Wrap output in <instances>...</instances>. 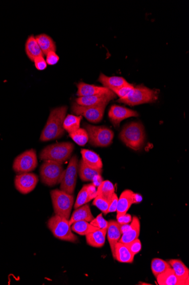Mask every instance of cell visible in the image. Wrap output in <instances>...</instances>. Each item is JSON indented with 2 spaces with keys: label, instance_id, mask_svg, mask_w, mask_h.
Here are the masks:
<instances>
[{
  "label": "cell",
  "instance_id": "obj_36",
  "mask_svg": "<svg viewBox=\"0 0 189 285\" xmlns=\"http://www.w3.org/2000/svg\"><path fill=\"white\" fill-rule=\"evenodd\" d=\"M135 87L131 84L123 87L112 89V91L120 97L119 99H125L131 94Z\"/></svg>",
  "mask_w": 189,
  "mask_h": 285
},
{
  "label": "cell",
  "instance_id": "obj_7",
  "mask_svg": "<svg viewBox=\"0 0 189 285\" xmlns=\"http://www.w3.org/2000/svg\"><path fill=\"white\" fill-rule=\"evenodd\" d=\"M158 98V91L144 86L137 85L134 88L130 95L125 99H119V102L135 106V105L155 102Z\"/></svg>",
  "mask_w": 189,
  "mask_h": 285
},
{
  "label": "cell",
  "instance_id": "obj_39",
  "mask_svg": "<svg viewBox=\"0 0 189 285\" xmlns=\"http://www.w3.org/2000/svg\"><path fill=\"white\" fill-rule=\"evenodd\" d=\"M46 62L47 65L53 66L58 63L60 58L56 52H50L46 55Z\"/></svg>",
  "mask_w": 189,
  "mask_h": 285
},
{
  "label": "cell",
  "instance_id": "obj_43",
  "mask_svg": "<svg viewBox=\"0 0 189 285\" xmlns=\"http://www.w3.org/2000/svg\"><path fill=\"white\" fill-rule=\"evenodd\" d=\"M118 223L120 224H129L132 221V217L131 214H126L124 215L117 218Z\"/></svg>",
  "mask_w": 189,
  "mask_h": 285
},
{
  "label": "cell",
  "instance_id": "obj_2",
  "mask_svg": "<svg viewBox=\"0 0 189 285\" xmlns=\"http://www.w3.org/2000/svg\"><path fill=\"white\" fill-rule=\"evenodd\" d=\"M120 138L126 145L134 150H139L144 145V128L141 123L133 122L126 125L121 131Z\"/></svg>",
  "mask_w": 189,
  "mask_h": 285
},
{
  "label": "cell",
  "instance_id": "obj_20",
  "mask_svg": "<svg viewBox=\"0 0 189 285\" xmlns=\"http://www.w3.org/2000/svg\"><path fill=\"white\" fill-rule=\"evenodd\" d=\"M99 81L103 85V87L108 88L111 91L130 84L123 77L107 76L103 73L100 74Z\"/></svg>",
  "mask_w": 189,
  "mask_h": 285
},
{
  "label": "cell",
  "instance_id": "obj_9",
  "mask_svg": "<svg viewBox=\"0 0 189 285\" xmlns=\"http://www.w3.org/2000/svg\"><path fill=\"white\" fill-rule=\"evenodd\" d=\"M78 158L74 155L70 158L69 165L64 170L60 183V190L73 194L76 189L78 172Z\"/></svg>",
  "mask_w": 189,
  "mask_h": 285
},
{
  "label": "cell",
  "instance_id": "obj_44",
  "mask_svg": "<svg viewBox=\"0 0 189 285\" xmlns=\"http://www.w3.org/2000/svg\"><path fill=\"white\" fill-rule=\"evenodd\" d=\"M103 179L101 177V175H97L93 179V184L97 187L104 181Z\"/></svg>",
  "mask_w": 189,
  "mask_h": 285
},
{
  "label": "cell",
  "instance_id": "obj_16",
  "mask_svg": "<svg viewBox=\"0 0 189 285\" xmlns=\"http://www.w3.org/2000/svg\"><path fill=\"white\" fill-rule=\"evenodd\" d=\"M77 86L78 88L77 95L78 97L103 94L111 91L107 88L89 84L84 82L78 83Z\"/></svg>",
  "mask_w": 189,
  "mask_h": 285
},
{
  "label": "cell",
  "instance_id": "obj_24",
  "mask_svg": "<svg viewBox=\"0 0 189 285\" xmlns=\"http://www.w3.org/2000/svg\"><path fill=\"white\" fill-rule=\"evenodd\" d=\"M25 52L27 56L33 62L34 61L35 58L45 56L33 35H31L27 38L25 44Z\"/></svg>",
  "mask_w": 189,
  "mask_h": 285
},
{
  "label": "cell",
  "instance_id": "obj_26",
  "mask_svg": "<svg viewBox=\"0 0 189 285\" xmlns=\"http://www.w3.org/2000/svg\"><path fill=\"white\" fill-rule=\"evenodd\" d=\"M78 171L81 180L84 182L92 181L94 177L103 173L102 169H94L86 165L82 159L78 165Z\"/></svg>",
  "mask_w": 189,
  "mask_h": 285
},
{
  "label": "cell",
  "instance_id": "obj_22",
  "mask_svg": "<svg viewBox=\"0 0 189 285\" xmlns=\"http://www.w3.org/2000/svg\"><path fill=\"white\" fill-rule=\"evenodd\" d=\"M94 218L92 211L88 205L80 207L74 211L72 216L69 220V224L72 225L74 222L79 221H86L90 222Z\"/></svg>",
  "mask_w": 189,
  "mask_h": 285
},
{
  "label": "cell",
  "instance_id": "obj_11",
  "mask_svg": "<svg viewBox=\"0 0 189 285\" xmlns=\"http://www.w3.org/2000/svg\"><path fill=\"white\" fill-rule=\"evenodd\" d=\"M107 104L97 106H82L75 102L72 105V110L75 115L81 116L93 123H98L103 118Z\"/></svg>",
  "mask_w": 189,
  "mask_h": 285
},
{
  "label": "cell",
  "instance_id": "obj_21",
  "mask_svg": "<svg viewBox=\"0 0 189 285\" xmlns=\"http://www.w3.org/2000/svg\"><path fill=\"white\" fill-rule=\"evenodd\" d=\"M82 156V161L86 165L94 169H102L103 162L100 157L95 152L88 149H82L81 151Z\"/></svg>",
  "mask_w": 189,
  "mask_h": 285
},
{
  "label": "cell",
  "instance_id": "obj_17",
  "mask_svg": "<svg viewBox=\"0 0 189 285\" xmlns=\"http://www.w3.org/2000/svg\"><path fill=\"white\" fill-rule=\"evenodd\" d=\"M107 235L112 256L114 257L115 246L119 242L121 236L119 224L117 221L111 220L108 221Z\"/></svg>",
  "mask_w": 189,
  "mask_h": 285
},
{
  "label": "cell",
  "instance_id": "obj_13",
  "mask_svg": "<svg viewBox=\"0 0 189 285\" xmlns=\"http://www.w3.org/2000/svg\"><path fill=\"white\" fill-rule=\"evenodd\" d=\"M139 116L137 112L117 105H112L108 112L109 118L115 127H119L122 121L125 119Z\"/></svg>",
  "mask_w": 189,
  "mask_h": 285
},
{
  "label": "cell",
  "instance_id": "obj_46",
  "mask_svg": "<svg viewBox=\"0 0 189 285\" xmlns=\"http://www.w3.org/2000/svg\"><path fill=\"white\" fill-rule=\"evenodd\" d=\"M142 200V198L140 195L136 194H134V202H135V204H140V203Z\"/></svg>",
  "mask_w": 189,
  "mask_h": 285
},
{
  "label": "cell",
  "instance_id": "obj_19",
  "mask_svg": "<svg viewBox=\"0 0 189 285\" xmlns=\"http://www.w3.org/2000/svg\"><path fill=\"white\" fill-rule=\"evenodd\" d=\"M169 265L179 279L184 285H189V270L182 261L178 259L169 261Z\"/></svg>",
  "mask_w": 189,
  "mask_h": 285
},
{
  "label": "cell",
  "instance_id": "obj_40",
  "mask_svg": "<svg viewBox=\"0 0 189 285\" xmlns=\"http://www.w3.org/2000/svg\"><path fill=\"white\" fill-rule=\"evenodd\" d=\"M35 68L39 71H43L47 68V62L44 57H38L34 60Z\"/></svg>",
  "mask_w": 189,
  "mask_h": 285
},
{
  "label": "cell",
  "instance_id": "obj_27",
  "mask_svg": "<svg viewBox=\"0 0 189 285\" xmlns=\"http://www.w3.org/2000/svg\"><path fill=\"white\" fill-rule=\"evenodd\" d=\"M35 39L45 56L50 52H56V44L53 39L46 34L38 35Z\"/></svg>",
  "mask_w": 189,
  "mask_h": 285
},
{
  "label": "cell",
  "instance_id": "obj_34",
  "mask_svg": "<svg viewBox=\"0 0 189 285\" xmlns=\"http://www.w3.org/2000/svg\"><path fill=\"white\" fill-rule=\"evenodd\" d=\"M87 186L88 185L83 186L82 189L79 192L76 203L74 205V209H77L80 207L84 206L89 202L88 194L87 192Z\"/></svg>",
  "mask_w": 189,
  "mask_h": 285
},
{
  "label": "cell",
  "instance_id": "obj_29",
  "mask_svg": "<svg viewBox=\"0 0 189 285\" xmlns=\"http://www.w3.org/2000/svg\"><path fill=\"white\" fill-rule=\"evenodd\" d=\"M115 193V186L109 181H104L97 188V196L103 198L109 202H111L113 195Z\"/></svg>",
  "mask_w": 189,
  "mask_h": 285
},
{
  "label": "cell",
  "instance_id": "obj_30",
  "mask_svg": "<svg viewBox=\"0 0 189 285\" xmlns=\"http://www.w3.org/2000/svg\"><path fill=\"white\" fill-rule=\"evenodd\" d=\"M82 116L68 115L66 116L63 123V128L69 134L77 131L80 128Z\"/></svg>",
  "mask_w": 189,
  "mask_h": 285
},
{
  "label": "cell",
  "instance_id": "obj_33",
  "mask_svg": "<svg viewBox=\"0 0 189 285\" xmlns=\"http://www.w3.org/2000/svg\"><path fill=\"white\" fill-rule=\"evenodd\" d=\"M69 136L75 142L81 146H85L89 140L88 132L84 128H80L77 131L69 134Z\"/></svg>",
  "mask_w": 189,
  "mask_h": 285
},
{
  "label": "cell",
  "instance_id": "obj_35",
  "mask_svg": "<svg viewBox=\"0 0 189 285\" xmlns=\"http://www.w3.org/2000/svg\"><path fill=\"white\" fill-rule=\"evenodd\" d=\"M110 202L106 201L105 199L102 198L99 196H97L94 199L93 202V205L99 209L105 215L108 214V209L109 207Z\"/></svg>",
  "mask_w": 189,
  "mask_h": 285
},
{
  "label": "cell",
  "instance_id": "obj_10",
  "mask_svg": "<svg viewBox=\"0 0 189 285\" xmlns=\"http://www.w3.org/2000/svg\"><path fill=\"white\" fill-rule=\"evenodd\" d=\"M38 164L36 151L31 149L23 152L15 158L13 169L18 174L30 173L36 169Z\"/></svg>",
  "mask_w": 189,
  "mask_h": 285
},
{
  "label": "cell",
  "instance_id": "obj_41",
  "mask_svg": "<svg viewBox=\"0 0 189 285\" xmlns=\"http://www.w3.org/2000/svg\"><path fill=\"white\" fill-rule=\"evenodd\" d=\"M87 192L88 194L89 202L97 196V187L94 186L93 183L87 186Z\"/></svg>",
  "mask_w": 189,
  "mask_h": 285
},
{
  "label": "cell",
  "instance_id": "obj_23",
  "mask_svg": "<svg viewBox=\"0 0 189 285\" xmlns=\"http://www.w3.org/2000/svg\"><path fill=\"white\" fill-rule=\"evenodd\" d=\"M135 255L127 247L125 244L118 243L115 248V255L113 258L122 263L131 264L133 263Z\"/></svg>",
  "mask_w": 189,
  "mask_h": 285
},
{
  "label": "cell",
  "instance_id": "obj_3",
  "mask_svg": "<svg viewBox=\"0 0 189 285\" xmlns=\"http://www.w3.org/2000/svg\"><path fill=\"white\" fill-rule=\"evenodd\" d=\"M74 149V145L72 142L52 144L46 146L42 150L39 158L43 161H52L62 165L70 159Z\"/></svg>",
  "mask_w": 189,
  "mask_h": 285
},
{
  "label": "cell",
  "instance_id": "obj_31",
  "mask_svg": "<svg viewBox=\"0 0 189 285\" xmlns=\"http://www.w3.org/2000/svg\"><path fill=\"white\" fill-rule=\"evenodd\" d=\"M71 228L74 232L78 234V235L82 236H86L90 233H92L96 231V230L99 229L95 226L89 223V222L86 221H79L71 225Z\"/></svg>",
  "mask_w": 189,
  "mask_h": 285
},
{
  "label": "cell",
  "instance_id": "obj_4",
  "mask_svg": "<svg viewBox=\"0 0 189 285\" xmlns=\"http://www.w3.org/2000/svg\"><path fill=\"white\" fill-rule=\"evenodd\" d=\"M47 225L53 236L59 240L77 243L78 237L72 232L69 220L61 216L55 214L50 217Z\"/></svg>",
  "mask_w": 189,
  "mask_h": 285
},
{
  "label": "cell",
  "instance_id": "obj_12",
  "mask_svg": "<svg viewBox=\"0 0 189 285\" xmlns=\"http://www.w3.org/2000/svg\"><path fill=\"white\" fill-rule=\"evenodd\" d=\"M39 181L36 174L31 173L19 174L15 178V188L22 194H29L35 189Z\"/></svg>",
  "mask_w": 189,
  "mask_h": 285
},
{
  "label": "cell",
  "instance_id": "obj_8",
  "mask_svg": "<svg viewBox=\"0 0 189 285\" xmlns=\"http://www.w3.org/2000/svg\"><path fill=\"white\" fill-rule=\"evenodd\" d=\"M64 170L60 163L45 161L40 168L42 183L50 187L60 184Z\"/></svg>",
  "mask_w": 189,
  "mask_h": 285
},
{
  "label": "cell",
  "instance_id": "obj_14",
  "mask_svg": "<svg viewBox=\"0 0 189 285\" xmlns=\"http://www.w3.org/2000/svg\"><path fill=\"white\" fill-rule=\"evenodd\" d=\"M116 97L115 93L111 91L103 94L79 97L76 99V103L82 106H97L100 105H107L110 101Z\"/></svg>",
  "mask_w": 189,
  "mask_h": 285
},
{
  "label": "cell",
  "instance_id": "obj_38",
  "mask_svg": "<svg viewBox=\"0 0 189 285\" xmlns=\"http://www.w3.org/2000/svg\"><path fill=\"white\" fill-rule=\"evenodd\" d=\"M125 245H127L129 251L135 256L139 253L142 249L141 242L139 239L133 240L131 242V243L126 244Z\"/></svg>",
  "mask_w": 189,
  "mask_h": 285
},
{
  "label": "cell",
  "instance_id": "obj_47",
  "mask_svg": "<svg viewBox=\"0 0 189 285\" xmlns=\"http://www.w3.org/2000/svg\"><path fill=\"white\" fill-rule=\"evenodd\" d=\"M140 285H151V284H147V283H140Z\"/></svg>",
  "mask_w": 189,
  "mask_h": 285
},
{
  "label": "cell",
  "instance_id": "obj_6",
  "mask_svg": "<svg viewBox=\"0 0 189 285\" xmlns=\"http://www.w3.org/2000/svg\"><path fill=\"white\" fill-rule=\"evenodd\" d=\"M84 126L88 132L91 145L96 147H107L112 143L114 133L109 128L88 124H84Z\"/></svg>",
  "mask_w": 189,
  "mask_h": 285
},
{
  "label": "cell",
  "instance_id": "obj_28",
  "mask_svg": "<svg viewBox=\"0 0 189 285\" xmlns=\"http://www.w3.org/2000/svg\"><path fill=\"white\" fill-rule=\"evenodd\" d=\"M157 282L160 285H184L176 276L172 268L156 277Z\"/></svg>",
  "mask_w": 189,
  "mask_h": 285
},
{
  "label": "cell",
  "instance_id": "obj_15",
  "mask_svg": "<svg viewBox=\"0 0 189 285\" xmlns=\"http://www.w3.org/2000/svg\"><path fill=\"white\" fill-rule=\"evenodd\" d=\"M134 194L135 193L130 190H126L121 193L120 198L118 199L117 218L127 214L131 206L135 204Z\"/></svg>",
  "mask_w": 189,
  "mask_h": 285
},
{
  "label": "cell",
  "instance_id": "obj_25",
  "mask_svg": "<svg viewBox=\"0 0 189 285\" xmlns=\"http://www.w3.org/2000/svg\"><path fill=\"white\" fill-rule=\"evenodd\" d=\"M107 229H97L96 231L86 235L87 243L94 248L103 247L105 243V237Z\"/></svg>",
  "mask_w": 189,
  "mask_h": 285
},
{
  "label": "cell",
  "instance_id": "obj_1",
  "mask_svg": "<svg viewBox=\"0 0 189 285\" xmlns=\"http://www.w3.org/2000/svg\"><path fill=\"white\" fill-rule=\"evenodd\" d=\"M68 107H57L51 111L48 120L42 132L40 140L46 142L62 138L65 134L63 123Z\"/></svg>",
  "mask_w": 189,
  "mask_h": 285
},
{
  "label": "cell",
  "instance_id": "obj_18",
  "mask_svg": "<svg viewBox=\"0 0 189 285\" xmlns=\"http://www.w3.org/2000/svg\"><path fill=\"white\" fill-rule=\"evenodd\" d=\"M141 229L140 221L139 217L134 216L131 224V228L124 233L119 242L123 244L131 243L133 240L139 239Z\"/></svg>",
  "mask_w": 189,
  "mask_h": 285
},
{
  "label": "cell",
  "instance_id": "obj_45",
  "mask_svg": "<svg viewBox=\"0 0 189 285\" xmlns=\"http://www.w3.org/2000/svg\"><path fill=\"white\" fill-rule=\"evenodd\" d=\"M131 228V224H119V228L120 231L121 233V235H123L124 233L127 232L128 230Z\"/></svg>",
  "mask_w": 189,
  "mask_h": 285
},
{
  "label": "cell",
  "instance_id": "obj_37",
  "mask_svg": "<svg viewBox=\"0 0 189 285\" xmlns=\"http://www.w3.org/2000/svg\"><path fill=\"white\" fill-rule=\"evenodd\" d=\"M90 224L100 229H107L108 221L104 218L103 214H98L96 218H94V219L90 222Z\"/></svg>",
  "mask_w": 189,
  "mask_h": 285
},
{
  "label": "cell",
  "instance_id": "obj_42",
  "mask_svg": "<svg viewBox=\"0 0 189 285\" xmlns=\"http://www.w3.org/2000/svg\"><path fill=\"white\" fill-rule=\"evenodd\" d=\"M118 199H118L117 195L115 193L114 194L112 198V200L111 202H110L108 212V213L116 212L118 204Z\"/></svg>",
  "mask_w": 189,
  "mask_h": 285
},
{
  "label": "cell",
  "instance_id": "obj_5",
  "mask_svg": "<svg viewBox=\"0 0 189 285\" xmlns=\"http://www.w3.org/2000/svg\"><path fill=\"white\" fill-rule=\"evenodd\" d=\"M51 199L55 214L69 220L74 204V196L61 190L50 191Z\"/></svg>",
  "mask_w": 189,
  "mask_h": 285
},
{
  "label": "cell",
  "instance_id": "obj_32",
  "mask_svg": "<svg viewBox=\"0 0 189 285\" xmlns=\"http://www.w3.org/2000/svg\"><path fill=\"white\" fill-rule=\"evenodd\" d=\"M167 261L160 259H153L151 262V269L153 275L156 277L171 268Z\"/></svg>",
  "mask_w": 189,
  "mask_h": 285
}]
</instances>
